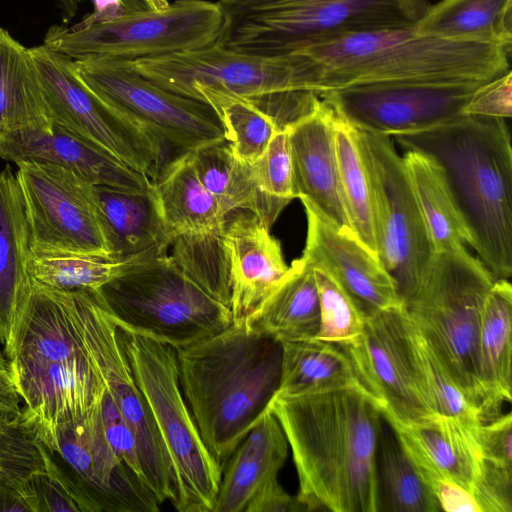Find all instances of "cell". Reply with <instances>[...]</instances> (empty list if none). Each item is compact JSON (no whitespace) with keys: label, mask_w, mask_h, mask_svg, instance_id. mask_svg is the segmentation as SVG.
Wrapping results in <instances>:
<instances>
[{"label":"cell","mask_w":512,"mask_h":512,"mask_svg":"<svg viewBox=\"0 0 512 512\" xmlns=\"http://www.w3.org/2000/svg\"><path fill=\"white\" fill-rule=\"evenodd\" d=\"M268 410L292 451L303 511L382 510L377 475L382 415L360 387L276 393Z\"/></svg>","instance_id":"cell-1"},{"label":"cell","mask_w":512,"mask_h":512,"mask_svg":"<svg viewBox=\"0 0 512 512\" xmlns=\"http://www.w3.org/2000/svg\"><path fill=\"white\" fill-rule=\"evenodd\" d=\"M405 150L431 157L495 279L512 274V148L504 119L459 114L426 130L398 134Z\"/></svg>","instance_id":"cell-2"},{"label":"cell","mask_w":512,"mask_h":512,"mask_svg":"<svg viewBox=\"0 0 512 512\" xmlns=\"http://www.w3.org/2000/svg\"><path fill=\"white\" fill-rule=\"evenodd\" d=\"M176 355L183 396L222 471L278 391L281 343L232 324Z\"/></svg>","instance_id":"cell-3"},{"label":"cell","mask_w":512,"mask_h":512,"mask_svg":"<svg viewBox=\"0 0 512 512\" xmlns=\"http://www.w3.org/2000/svg\"><path fill=\"white\" fill-rule=\"evenodd\" d=\"M302 53L320 70L318 95L399 82H486L510 70L511 51L417 31L415 25L349 34Z\"/></svg>","instance_id":"cell-4"},{"label":"cell","mask_w":512,"mask_h":512,"mask_svg":"<svg viewBox=\"0 0 512 512\" xmlns=\"http://www.w3.org/2000/svg\"><path fill=\"white\" fill-rule=\"evenodd\" d=\"M156 85L192 98L203 86L257 105L285 129L311 112L318 99L319 66L305 53L265 56L215 43L199 49L132 61Z\"/></svg>","instance_id":"cell-5"},{"label":"cell","mask_w":512,"mask_h":512,"mask_svg":"<svg viewBox=\"0 0 512 512\" xmlns=\"http://www.w3.org/2000/svg\"><path fill=\"white\" fill-rule=\"evenodd\" d=\"M224 26L217 42L239 52L297 53L358 32L415 25L427 0H216Z\"/></svg>","instance_id":"cell-6"},{"label":"cell","mask_w":512,"mask_h":512,"mask_svg":"<svg viewBox=\"0 0 512 512\" xmlns=\"http://www.w3.org/2000/svg\"><path fill=\"white\" fill-rule=\"evenodd\" d=\"M93 292L117 325L174 349L233 324L230 308L192 281L167 252L125 261Z\"/></svg>","instance_id":"cell-7"},{"label":"cell","mask_w":512,"mask_h":512,"mask_svg":"<svg viewBox=\"0 0 512 512\" xmlns=\"http://www.w3.org/2000/svg\"><path fill=\"white\" fill-rule=\"evenodd\" d=\"M117 332L170 462L173 507L179 512H213L222 471L183 396L176 349L119 325Z\"/></svg>","instance_id":"cell-8"},{"label":"cell","mask_w":512,"mask_h":512,"mask_svg":"<svg viewBox=\"0 0 512 512\" xmlns=\"http://www.w3.org/2000/svg\"><path fill=\"white\" fill-rule=\"evenodd\" d=\"M494 281L466 247L438 251L402 302L409 319L435 348L478 413L476 337L482 304Z\"/></svg>","instance_id":"cell-9"},{"label":"cell","mask_w":512,"mask_h":512,"mask_svg":"<svg viewBox=\"0 0 512 512\" xmlns=\"http://www.w3.org/2000/svg\"><path fill=\"white\" fill-rule=\"evenodd\" d=\"M223 26L217 1L175 0L163 9L101 18L90 14L72 27L53 25L43 44L72 60L95 56L134 61L213 45Z\"/></svg>","instance_id":"cell-10"},{"label":"cell","mask_w":512,"mask_h":512,"mask_svg":"<svg viewBox=\"0 0 512 512\" xmlns=\"http://www.w3.org/2000/svg\"><path fill=\"white\" fill-rule=\"evenodd\" d=\"M29 49L53 124L144 173L154 183L172 162L159 140L94 93L77 74L72 59L44 44Z\"/></svg>","instance_id":"cell-11"},{"label":"cell","mask_w":512,"mask_h":512,"mask_svg":"<svg viewBox=\"0 0 512 512\" xmlns=\"http://www.w3.org/2000/svg\"><path fill=\"white\" fill-rule=\"evenodd\" d=\"M72 63L94 93L145 126L172 162L202 146L225 140L223 123L211 105L156 85L142 76L132 61L93 56Z\"/></svg>","instance_id":"cell-12"},{"label":"cell","mask_w":512,"mask_h":512,"mask_svg":"<svg viewBox=\"0 0 512 512\" xmlns=\"http://www.w3.org/2000/svg\"><path fill=\"white\" fill-rule=\"evenodd\" d=\"M372 194L376 254L403 302L415 289L434 250L392 137L359 130Z\"/></svg>","instance_id":"cell-13"},{"label":"cell","mask_w":512,"mask_h":512,"mask_svg":"<svg viewBox=\"0 0 512 512\" xmlns=\"http://www.w3.org/2000/svg\"><path fill=\"white\" fill-rule=\"evenodd\" d=\"M67 292L73 318L105 391L136 437L144 480L161 505L165 501L172 504L175 487L170 462L134 378L117 325L93 291Z\"/></svg>","instance_id":"cell-14"},{"label":"cell","mask_w":512,"mask_h":512,"mask_svg":"<svg viewBox=\"0 0 512 512\" xmlns=\"http://www.w3.org/2000/svg\"><path fill=\"white\" fill-rule=\"evenodd\" d=\"M47 449L80 512H156L161 504L114 452L101 405L84 419L35 438Z\"/></svg>","instance_id":"cell-15"},{"label":"cell","mask_w":512,"mask_h":512,"mask_svg":"<svg viewBox=\"0 0 512 512\" xmlns=\"http://www.w3.org/2000/svg\"><path fill=\"white\" fill-rule=\"evenodd\" d=\"M16 165L30 231V251L112 258L94 185L56 164Z\"/></svg>","instance_id":"cell-16"},{"label":"cell","mask_w":512,"mask_h":512,"mask_svg":"<svg viewBox=\"0 0 512 512\" xmlns=\"http://www.w3.org/2000/svg\"><path fill=\"white\" fill-rule=\"evenodd\" d=\"M482 83H374L321 96L358 130L392 137L426 130L461 114Z\"/></svg>","instance_id":"cell-17"},{"label":"cell","mask_w":512,"mask_h":512,"mask_svg":"<svg viewBox=\"0 0 512 512\" xmlns=\"http://www.w3.org/2000/svg\"><path fill=\"white\" fill-rule=\"evenodd\" d=\"M340 349L348 357L360 388L386 421L409 423L437 414L412 367L404 334L403 305L366 311L361 337Z\"/></svg>","instance_id":"cell-18"},{"label":"cell","mask_w":512,"mask_h":512,"mask_svg":"<svg viewBox=\"0 0 512 512\" xmlns=\"http://www.w3.org/2000/svg\"><path fill=\"white\" fill-rule=\"evenodd\" d=\"M307 236L302 258L335 278L365 310L402 306L397 285L378 256L353 233L341 231L303 204Z\"/></svg>","instance_id":"cell-19"},{"label":"cell","mask_w":512,"mask_h":512,"mask_svg":"<svg viewBox=\"0 0 512 512\" xmlns=\"http://www.w3.org/2000/svg\"><path fill=\"white\" fill-rule=\"evenodd\" d=\"M334 119V108L319 96L311 112L287 127L294 185L302 204L339 230L353 233L340 187Z\"/></svg>","instance_id":"cell-20"},{"label":"cell","mask_w":512,"mask_h":512,"mask_svg":"<svg viewBox=\"0 0 512 512\" xmlns=\"http://www.w3.org/2000/svg\"><path fill=\"white\" fill-rule=\"evenodd\" d=\"M0 158L15 164H56L92 185L136 191L149 190L153 185L144 173L56 124L46 130L27 129L1 135Z\"/></svg>","instance_id":"cell-21"},{"label":"cell","mask_w":512,"mask_h":512,"mask_svg":"<svg viewBox=\"0 0 512 512\" xmlns=\"http://www.w3.org/2000/svg\"><path fill=\"white\" fill-rule=\"evenodd\" d=\"M229 256L230 310L235 325H243L286 276L280 242L252 212L227 218L224 228Z\"/></svg>","instance_id":"cell-22"},{"label":"cell","mask_w":512,"mask_h":512,"mask_svg":"<svg viewBox=\"0 0 512 512\" xmlns=\"http://www.w3.org/2000/svg\"><path fill=\"white\" fill-rule=\"evenodd\" d=\"M386 422L410 457L432 466L472 493L485 463L479 419L433 414L416 422Z\"/></svg>","instance_id":"cell-23"},{"label":"cell","mask_w":512,"mask_h":512,"mask_svg":"<svg viewBox=\"0 0 512 512\" xmlns=\"http://www.w3.org/2000/svg\"><path fill=\"white\" fill-rule=\"evenodd\" d=\"M512 286L495 279L482 304L475 346L478 410L482 422L502 414L512 399Z\"/></svg>","instance_id":"cell-24"},{"label":"cell","mask_w":512,"mask_h":512,"mask_svg":"<svg viewBox=\"0 0 512 512\" xmlns=\"http://www.w3.org/2000/svg\"><path fill=\"white\" fill-rule=\"evenodd\" d=\"M98 213L112 258L131 261L167 252L170 237L152 188L94 185Z\"/></svg>","instance_id":"cell-25"},{"label":"cell","mask_w":512,"mask_h":512,"mask_svg":"<svg viewBox=\"0 0 512 512\" xmlns=\"http://www.w3.org/2000/svg\"><path fill=\"white\" fill-rule=\"evenodd\" d=\"M288 451L284 431L268 410L223 468L213 512H244L255 494L278 478Z\"/></svg>","instance_id":"cell-26"},{"label":"cell","mask_w":512,"mask_h":512,"mask_svg":"<svg viewBox=\"0 0 512 512\" xmlns=\"http://www.w3.org/2000/svg\"><path fill=\"white\" fill-rule=\"evenodd\" d=\"M30 231L22 192L10 165L0 171V345L7 347L31 279Z\"/></svg>","instance_id":"cell-27"},{"label":"cell","mask_w":512,"mask_h":512,"mask_svg":"<svg viewBox=\"0 0 512 512\" xmlns=\"http://www.w3.org/2000/svg\"><path fill=\"white\" fill-rule=\"evenodd\" d=\"M243 325L280 343L315 338L320 307L313 267L302 257L295 259L281 283Z\"/></svg>","instance_id":"cell-28"},{"label":"cell","mask_w":512,"mask_h":512,"mask_svg":"<svg viewBox=\"0 0 512 512\" xmlns=\"http://www.w3.org/2000/svg\"><path fill=\"white\" fill-rule=\"evenodd\" d=\"M53 126L30 49L0 28V136Z\"/></svg>","instance_id":"cell-29"},{"label":"cell","mask_w":512,"mask_h":512,"mask_svg":"<svg viewBox=\"0 0 512 512\" xmlns=\"http://www.w3.org/2000/svg\"><path fill=\"white\" fill-rule=\"evenodd\" d=\"M153 193L172 241L178 235L210 231L226 223L227 215L198 179L189 153L166 167L153 183Z\"/></svg>","instance_id":"cell-30"},{"label":"cell","mask_w":512,"mask_h":512,"mask_svg":"<svg viewBox=\"0 0 512 512\" xmlns=\"http://www.w3.org/2000/svg\"><path fill=\"white\" fill-rule=\"evenodd\" d=\"M415 27L423 34L511 51L512 0H440L429 6Z\"/></svg>","instance_id":"cell-31"},{"label":"cell","mask_w":512,"mask_h":512,"mask_svg":"<svg viewBox=\"0 0 512 512\" xmlns=\"http://www.w3.org/2000/svg\"><path fill=\"white\" fill-rule=\"evenodd\" d=\"M402 157L434 252L470 245L440 166L418 151L406 150Z\"/></svg>","instance_id":"cell-32"},{"label":"cell","mask_w":512,"mask_h":512,"mask_svg":"<svg viewBox=\"0 0 512 512\" xmlns=\"http://www.w3.org/2000/svg\"><path fill=\"white\" fill-rule=\"evenodd\" d=\"M278 394H302L342 387H360L346 354L316 338L281 343Z\"/></svg>","instance_id":"cell-33"},{"label":"cell","mask_w":512,"mask_h":512,"mask_svg":"<svg viewBox=\"0 0 512 512\" xmlns=\"http://www.w3.org/2000/svg\"><path fill=\"white\" fill-rule=\"evenodd\" d=\"M334 129L340 187L352 231L376 254L371 185L359 130L336 111Z\"/></svg>","instance_id":"cell-34"},{"label":"cell","mask_w":512,"mask_h":512,"mask_svg":"<svg viewBox=\"0 0 512 512\" xmlns=\"http://www.w3.org/2000/svg\"><path fill=\"white\" fill-rule=\"evenodd\" d=\"M192 98L208 103L217 111L225 139L242 163L256 162L275 134L282 130L269 114L244 98L203 86L194 88Z\"/></svg>","instance_id":"cell-35"},{"label":"cell","mask_w":512,"mask_h":512,"mask_svg":"<svg viewBox=\"0 0 512 512\" xmlns=\"http://www.w3.org/2000/svg\"><path fill=\"white\" fill-rule=\"evenodd\" d=\"M189 157L198 179L227 216L238 209L254 213L257 191L251 164L237 160L226 139L191 151Z\"/></svg>","instance_id":"cell-36"},{"label":"cell","mask_w":512,"mask_h":512,"mask_svg":"<svg viewBox=\"0 0 512 512\" xmlns=\"http://www.w3.org/2000/svg\"><path fill=\"white\" fill-rule=\"evenodd\" d=\"M224 228L176 236L171 257L207 294L230 308V264Z\"/></svg>","instance_id":"cell-37"},{"label":"cell","mask_w":512,"mask_h":512,"mask_svg":"<svg viewBox=\"0 0 512 512\" xmlns=\"http://www.w3.org/2000/svg\"><path fill=\"white\" fill-rule=\"evenodd\" d=\"M381 429L377 450V475L387 510L394 512H439L440 506L420 477L415 465L392 431Z\"/></svg>","instance_id":"cell-38"},{"label":"cell","mask_w":512,"mask_h":512,"mask_svg":"<svg viewBox=\"0 0 512 512\" xmlns=\"http://www.w3.org/2000/svg\"><path fill=\"white\" fill-rule=\"evenodd\" d=\"M404 334L416 379L437 414L480 419L476 408L456 384L447 366L403 308Z\"/></svg>","instance_id":"cell-39"},{"label":"cell","mask_w":512,"mask_h":512,"mask_svg":"<svg viewBox=\"0 0 512 512\" xmlns=\"http://www.w3.org/2000/svg\"><path fill=\"white\" fill-rule=\"evenodd\" d=\"M125 261L82 253H38L30 251V279L60 291H95L106 283Z\"/></svg>","instance_id":"cell-40"},{"label":"cell","mask_w":512,"mask_h":512,"mask_svg":"<svg viewBox=\"0 0 512 512\" xmlns=\"http://www.w3.org/2000/svg\"><path fill=\"white\" fill-rule=\"evenodd\" d=\"M257 191L254 214L269 230L282 210L297 198L288 128L279 130L262 156L251 164Z\"/></svg>","instance_id":"cell-41"},{"label":"cell","mask_w":512,"mask_h":512,"mask_svg":"<svg viewBox=\"0 0 512 512\" xmlns=\"http://www.w3.org/2000/svg\"><path fill=\"white\" fill-rule=\"evenodd\" d=\"M314 274L320 307L315 338L339 348L353 344L363 334L366 311L330 274L320 269Z\"/></svg>","instance_id":"cell-42"},{"label":"cell","mask_w":512,"mask_h":512,"mask_svg":"<svg viewBox=\"0 0 512 512\" xmlns=\"http://www.w3.org/2000/svg\"><path fill=\"white\" fill-rule=\"evenodd\" d=\"M43 468L37 444L20 419L0 415V477L24 494L30 476Z\"/></svg>","instance_id":"cell-43"},{"label":"cell","mask_w":512,"mask_h":512,"mask_svg":"<svg viewBox=\"0 0 512 512\" xmlns=\"http://www.w3.org/2000/svg\"><path fill=\"white\" fill-rule=\"evenodd\" d=\"M101 418L105 436L114 452L145 482L136 437L105 390L101 402Z\"/></svg>","instance_id":"cell-44"},{"label":"cell","mask_w":512,"mask_h":512,"mask_svg":"<svg viewBox=\"0 0 512 512\" xmlns=\"http://www.w3.org/2000/svg\"><path fill=\"white\" fill-rule=\"evenodd\" d=\"M463 114L509 119L512 114L511 70L478 86L462 111Z\"/></svg>","instance_id":"cell-45"},{"label":"cell","mask_w":512,"mask_h":512,"mask_svg":"<svg viewBox=\"0 0 512 512\" xmlns=\"http://www.w3.org/2000/svg\"><path fill=\"white\" fill-rule=\"evenodd\" d=\"M410 459L437 500L441 511L480 512L474 496L467 488L445 477L432 466L412 457Z\"/></svg>","instance_id":"cell-46"},{"label":"cell","mask_w":512,"mask_h":512,"mask_svg":"<svg viewBox=\"0 0 512 512\" xmlns=\"http://www.w3.org/2000/svg\"><path fill=\"white\" fill-rule=\"evenodd\" d=\"M472 494L480 512H511L512 469L485 461L483 473Z\"/></svg>","instance_id":"cell-47"},{"label":"cell","mask_w":512,"mask_h":512,"mask_svg":"<svg viewBox=\"0 0 512 512\" xmlns=\"http://www.w3.org/2000/svg\"><path fill=\"white\" fill-rule=\"evenodd\" d=\"M478 435L484 461L512 469L511 413H502L490 421L481 422Z\"/></svg>","instance_id":"cell-48"},{"label":"cell","mask_w":512,"mask_h":512,"mask_svg":"<svg viewBox=\"0 0 512 512\" xmlns=\"http://www.w3.org/2000/svg\"><path fill=\"white\" fill-rule=\"evenodd\" d=\"M303 511L296 497H292L279 483L278 478L265 484L252 498L244 512H295Z\"/></svg>","instance_id":"cell-49"},{"label":"cell","mask_w":512,"mask_h":512,"mask_svg":"<svg viewBox=\"0 0 512 512\" xmlns=\"http://www.w3.org/2000/svg\"><path fill=\"white\" fill-rule=\"evenodd\" d=\"M22 406L9 361L0 350V415L20 419Z\"/></svg>","instance_id":"cell-50"},{"label":"cell","mask_w":512,"mask_h":512,"mask_svg":"<svg viewBox=\"0 0 512 512\" xmlns=\"http://www.w3.org/2000/svg\"><path fill=\"white\" fill-rule=\"evenodd\" d=\"M0 512H31L25 495L0 477Z\"/></svg>","instance_id":"cell-51"},{"label":"cell","mask_w":512,"mask_h":512,"mask_svg":"<svg viewBox=\"0 0 512 512\" xmlns=\"http://www.w3.org/2000/svg\"><path fill=\"white\" fill-rule=\"evenodd\" d=\"M169 3L168 0H120V7L123 13L142 9H163Z\"/></svg>","instance_id":"cell-52"},{"label":"cell","mask_w":512,"mask_h":512,"mask_svg":"<svg viewBox=\"0 0 512 512\" xmlns=\"http://www.w3.org/2000/svg\"><path fill=\"white\" fill-rule=\"evenodd\" d=\"M85 0H58L64 21H70L79 11Z\"/></svg>","instance_id":"cell-53"}]
</instances>
